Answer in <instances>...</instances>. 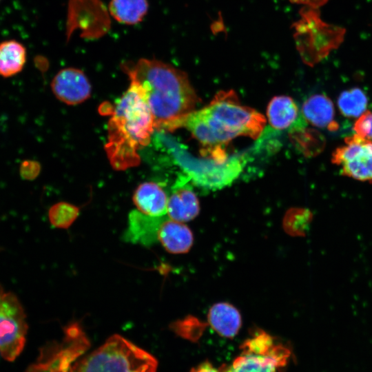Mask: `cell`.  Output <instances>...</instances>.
I'll list each match as a JSON object with an SVG mask.
<instances>
[{
    "instance_id": "5",
    "label": "cell",
    "mask_w": 372,
    "mask_h": 372,
    "mask_svg": "<svg viewBox=\"0 0 372 372\" xmlns=\"http://www.w3.org/2000/svg\"><path fill=\"white\" fill-rule=\"evenodd\" d=\"M28 324L18 298L0 285V357L14 361L23 349Z\"/></svg>"
},
{
    "instance_id": "15",
    "label": "cell",
    "mask_w": 372,
    "mask_h": 372,
    "mask_svg": "<svg viewBox=\"0 0 372 372\" xmlns=\"http://www.w3.org/2000/svg\"><path fill=\"white\" fill-rule=\"evenodd\" d=\"M280 360L269 355L242 352L230 364H223L220 372H277L285 365Z\"/></svg>"
},
{
    "instance_id": "9",
    "label": "cell",
    "mask_w": 372,
    "mask_h": 372,
    "mask_svg": "<svg viewBox=\"0 0 372 372\" xmlns=\"http://www.w3.org/2000/svg\"><path fill=\"white\" fill-rule=\"evenodd\" d=\"M51 88L55 96L67 105H77L88 99L92 87L84 72L77 68H66L54 76Z\"/></svg>"
},
{
    "instance_id": "6",
    "label": "cell",
    "mask_w": 372,
    "mask_h": 372,
    "mask_svg": "<svg viewBox=\"0 0 372 372\" xmlns=\"http://www.w3.org/2000/svg\"><path fill=\"white\" fill-rule=\"evenodd\" d=\"M110 28L108 11L101 0H70L68 8L66 36L80 30L86 39H98Z\"/></svg>"
},
{
    "instance_id": "21",
    "label": "cell",
    "mask_w": 372,
    "mask_h": 372,
    "mask_svg": "<svg viewBox=\"0 0 372 372\" xmlns=\"http://www.w3.org/2000/svg\"><path fill=\"white\" fill-rule=\"evenodd\" d=\"M79 207L60 202L52 205L48 211L49 220L52 226L59 229L70 227L79 215Z\"/></svg>"
},
{
    "instance_id": "22",
    "label": "cell",
    "mask_w": 372,
    "mask_h": 372,
    "mask_svg": "<svg viewBox=\"0 0 372 372\" xmlns=\"http://www.w3.org/2000/svg\"><path fill=\"white\" fill-rule=\"evenodd\" d=\"M39 166L35 162L24 161L20 167V173L22 177L25 179H32L39 172L37 169Z\"/></svg>"
},
{
    "instance_id": "3",
    "label": "cell",
    "mask_w": 372,
    "mask_h": 372,
    "mask_svg": "<svg viewBox=\"0 0 372 372\" xmlns=\"http://www.w3.org/2000/svg\"><path fill=\"white\" fill-rule=\"evenodd\" d=\"M154 129L149 107L129 87L116 102L107 124L105 149L113 168L121 171L138 165V150L149 145Z\"/></svg>"
},
{
    "instance_id": "17",
    "label": "cell",
    "mask_w": 372,
    "mask_h": 372,
    "mask_svg": "<svg viewBox=\"0 0 372 372\" xmlns=\"http://www.w3.org/2000/svg\"><path fill=\"white\" fill-rule=\"evenodd\" d=\"M298 109L292 98L287 96L273 97L268 104L267 115L271 126L276 130H285L298 118Z\"/></svg>"
},
{
    "instance_id": "1",
    "label": "cell",
    "mask_w": 372,
    "mask_h": 372,
    "mask_svg": "<svg viewBox=\"0 0 372 372\" xmlns=\"http://www.w3.org/2000/svg\"><path fill=\"white\" fill-rule=\"evenodd\" d=\"M265 124L263 115L241 104L235 92L229 90L220 91L207 106L177 120L166 130L186 128L201 144L203 155L223 163L229 158L225 147L232 139L240 136L256 139Z\"/></svg>"
},
{
    "instance_id": "24",
    "label": "cell",
    "mask_w": 372,
    "mask_h": 372,
    "mask_svg": "<svg viewBox=\"0 0 372 372\" xmlns=\"http://www.w3.org/2000/svg\"><path fill=\"white\" fill-rule=\"evenodd\" d=\"M190 372H220L209 362H203L195 368H193Z\"/></svg>"
},
{
    "instance_id": "4",
    "label": "cell",
    "mask_w": 372,
    "mask_h": 372,
    "mask_svg": "<svg viewBox=\"0 0 372 372\" xmlns=\"http://www.w3.org/2000/svg\"><path fill=\"white\" fill-rule=\"evenodd\" d=\"M154 357L119 335L81 358L68 372H156Z\"/></svg>"
},
{
    "instance_id": "23",
    "label": "cell",
    "mask_w": 372,
    "mask_h": 372,
    "mask_svg": "<svg viewBox=\"0 0 372 372\" xmlns=\"http://www.w3.org/2000/svg\"><path fill=\"white\" fill-rule=\"evenodd\" d=\"M290 1L298 4L307 6L311 8L316 9L326 3L328 0H289Z\"/></svg>"
},
{
    "instance_id": "18",
    "label": "cell",
    "mask_w": 372,
    "mask_h": 372,
    "mask_svg": "<svg viewBox=\"0 0 372 372\" xmlns=\"http://www.w3.org/2000/svg\"><path fill=\"white\" fill-rule=\"evenodd\" d=\"M148 8L147 0H110L108 6L110 15L125 25H135L142 21Z\"/></svg>"
},
{
    "instance_id": "16",
    "label": "cell",
    "mask_w": 372,
    "mask_h": 372,
    "mask_svg": "<svg viewBox=\"0 0 372 372\" xmlns=\"http://www.w3.org/2000/svg\"><path fill=\"white\" fill-rule=\"evenodd\" d=\"M208 320L220 335L229 338L234 337L241 326L238 311L227 303L214 304L209 311Z\"/></svg>"
},
{
    "instance_id": "20",
    "label": "cell",
    "mask_w": 372,
    "mask_h": 372,
    "mask_svg": "<svg viewBox=\"0 0 372 372\" xmlns=\"http://www.w3.org/2000/svg\"><path fill=\"white\" fill-rule=\"evenodd\" d=\"M368 99L360 88L354 87L343 91L338 99V106L345 116L358 118L366 110Z\"/></svg>"
},
{
    "instance_id": "12",
    "label": "cell",
    "mask_w": 372,
    "mask_h": 372,
    "mask_svg": "<svg viewBox=\"0 0 372 372\" xmlns=\"http://www.w3.org/2000/svg\"><path fill=\"white\" fill-rule=\"evenodd\" d=\"M138 211L155 217L167 215L168 196L161 185L154 182L140 184L133 195Z\"/></svg>"
},
{
    "instance_id": "7",
    "label": "cell",
    "mask_w": 372,
    "mask_h": 372,
    "mask_svg": "<svg viewBox=\"0 0 372 372\" xmlns=\"http://www.w3.org/2000/svg\"><path fill=\"white\" fill-rule=\"evenodd\" d=\"M345 145L332 154V163L342 175L361 181H372V141L358 134L346 137Z\"/></svg>"
},
{
    "instance_id": "8",
    "label": "cell",
    "mask_w": 372,
    "mask_h": 372,
    "mask_svg": "<svg viewBox=\"0 0 372 372\" xmlns=\"http://www.w3.org/2000/svg\"><path fill=\"white\" fill-rule=\"evenodd\" d=\"M180 159L181 166L193 182L197 185L211 189H219L231 183L240 174L242 169V161L239 157L229 158L225 162L220 163L213 159L210 161H187Z\"/></svg>"
},
{
    "instance_id": "10",
    "label": "cell",
    "mask_w": 372,
    "mask_h": 372,
    "mask_svg": "<svg viewBox=\"0 0 372 372\" xmlns=\"http://www.w3.org/2000/svg\"><path fill=\"white\" fill-rule=\"evenodd\" d=\"M167 216H151L138 210L131 211L128 216L127 227L123 236V240L145 247L154 245L158 242L160 226Z\"/></svg>"
},
{
    "instance_id": "2",
    "label": "cell",
    "mask_w": 372,
    "mask_h": 372,
    "mask_svg": "<svg viewBox=\"0 0 372 372\" xmlns=\"http://www.w3.org/2000/svg\"><path fill=\"white\" fill-rule=\"evenodd\" d=\"M121 68L129 77L130 87L149 107L155 129L167 127L195 110L200 101L187 74L156 59L126 61Z\"/></svg>"
},
{
    "instance_id": "13",
    "label": "cell",
    "mask_w": 372,
    "mask_h": 372,
    "mask_svg": "<svg viewBox=\"0 0 372 372\" xmlns=\"http://www.w3.org/2000/svg\"><path fill=\"white\" fill-rule=\"evenodd\" d=\"M334 106L331 100L324 94H314L308 98L302 107V115L312 125L327 128L330 131L338 129L334 121Z\"/></svg>"
},
{
    "instance_id": "11",
    "label": "cell",
    "mask_w": 372,
    "mask_h": 372,
    "mask_svg": "<svg viewBox=\"0 0 372 372\" xmlns=\"http://www.w3.org/2000/svg\"><path fill=\"white\" fill-rule=\"evenodd\" d=\"M199 209L196 195L183 180H180L168 197L167 216L172 220L183 223L194 219Z\"/></svg>"
},
{
    "instance_id": "19",
    "label": "cell",
    "mask_w": 372,
    "mask_h": 372,
    "mask_svg": "<svg viewBox=\"0 0 372 372\" xmlns=\"http://www.w3.org/2000/svg\"><path fill=\"white\" fill-rule=\"evenodd\" d=\"M26 61L25 47L14 40L0 43V75L10 77L18 74Z\"/></svg>"
},
{
    "instance_id": "14",
    "label": "cell",
    "mask_w": 372,
    "mask_h": 372,
    "mask_svg": "<svg viewBox=\"0 0 372 372\" xmlns=\"http://www.w3.org/2000/svg\"><path fill=\"white\" fill-rule=\"evenodd\" d=\"M158 242L169 253L183 254L192 247L193 236L190 229L182 222L167 216L160 226Z\"/></svg>"
},
{
    "instance_id": "25",
    "label": "cell",
    "mask_w": 372,
    "mask_h": 372,
    "mask_svg": "<svg viewBox=\"0 0 372 372\" xmlns=\"http://www.w3.org/2000/svg\"><path fill=\"white\" fill-rule=\"evenodd\" d=\"M368 139L371 140L372 139V117L371 120V127H370V132L368 136Z\"/></svg>"
}]
</instances>
